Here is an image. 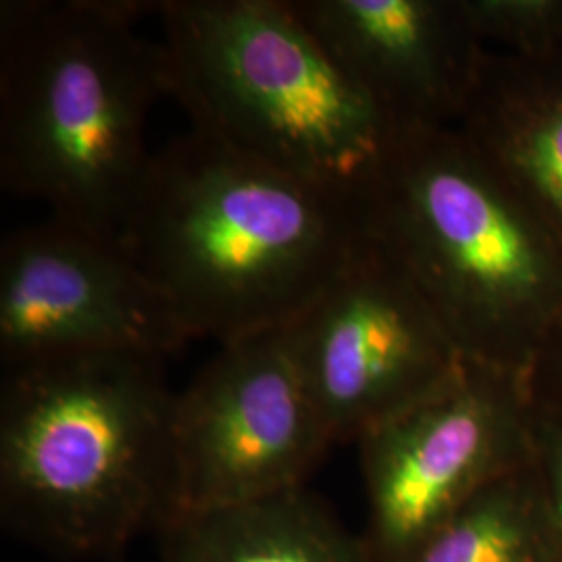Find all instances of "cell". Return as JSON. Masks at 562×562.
Instances as JSON below:
<instances>
[{
  "label": "cell",
  "mask_w": 562,
  "mask_h": 562,
  "mask_svg": "<svg viewBox=\"0 0 562 562\" xmlns=\"http://www.w3.org/2000/svg\"><path fill=\"white\" fill-rule=\"evenodd\" d=\"M367 238L361 196L257 161L199 130L150 155L120 246L220 344L285 327Z\"/></svg>",
  "instance_id": "cell-1"
},
{
  "label": "cell",
  "mask_w": 562,
  "mask_h": 562,
  "mask_svg": "<svg viewBox=\"0 0 562 562\" xmlns=\"http://www.w3.org/2000/svg\"><path fill=\"white\" fill-rule=\"evenodd\" d=\"M161 357L69 355L2 369L0 519L63 559H115L176 508Z\"/></svg>",
  "instance_id": "cell-2"
},
{
  "label": "cell",
  "mask_w": 562,
  "mask_h": 562,
  "mask_svg": "<svg viewBox=\"0 0 562 562\" xmlns=\"http://www.w3.org/2000/svg\"><path fill=\"white\" fill-rule=\"evenodd\" d=\"M159 2H0V186L53 220L120 244L165 90L161 42L136 21Z\"/></svg>",
  "instance_id": "cell-3"
},
{
  "label": "cell",
  "mask_w": 562,
  "mask_h": 562,
  "mask_svg": "<svg viewBox=\"0 0 562 562\" xmlns=\"http://www.w3.org/2000/svg\"><path fill=\"white\" fill-rule=\"evenodd\" d=\"M361 199L462 359L525 380L561 315L562 252L459 127L396 134Z\"/></svg>",
  "instance_id": "cell-4"
},
{
  "label": "cell",
  "mask_w": 562,
  "mask_h": 562,
  "mask_svg": "<svg viewBox=\"0 0 562 562\" xmlns=\"http://www.w3.org/2000/svg\"><path fill=\"white\" fill-rule=\"evenodd\" d=\"M157 15L165 90L194 130L362 196L396 134L290 0H165Z\"/></svg>",
  "instance_id": "cell-5"
},
{
  "label": "cell",
  "mask_w": 562,
  "mask_h": 562,
  "mask_svg": "<svg viewBox=\"0 0 562 562\" xmlns=\"http://www.w3.org/2000/svg\"><path fill=\"white\" fill-rule=\"evenodd\" d=\"M536 406L522 378L467 362L427 401L364 434L369 562H408L490 483L533 461Z\"/></svg>",
  "instance_id": "cell-6"
},
{
  "label": "cell",
  "mask_w": 562,
  "mask_h": 562,
  "mask_svg": "<svg viewBox=\"0 0 562 562\" xmlns=\"http://www.w3.org/2000/svg\"><path fill=\"white\" fill-rule=\"evenodd\" d=\"M285 331L334 443L359 442L438 394L467 364L419 285L369 232Z\"/></svg>",
  "instance_id": "cell-7"
},
{
  "label": "cell",
  "mask_w": 562,
  "mask_h": 562,
  "mask_svg": "<svg viewBox=\"0 0 562 562\" xmlns=\"http://www.w3.org/2000/svg\"><path fill=\"white\" fill-rule=\"evenodd\" d=\"M331 446L285 327L225 341L176 394L173 510L302 487Z\"/></svg>",
  "instance_id": "cell-8"
},
{
  "label": "cell",
  "mask_w": 562,
  "mask_h": 562,
  "mask_svg": "<svg viewBox=\"0 0 562 562\" xmlns=\"http://www.w3.org/2000/svg\"><path fill=\"white\" fill-rule=\"evenodd\" d=\"M190 340L176 306L120 244L53 217L2 241V369L99 352L165 359Z\"/></svg>",
  "instance_id": "cell-9"
},
{
  "label": "cell",
  "mask_w": 562,
  "mask_h": 562,
  "mask_svg": "<svg viewBox=\"0 0 562 562\" xmlns=\"http://www.w3.org/2000/svg\"><path fill=\"white\" fill-rule=\"evenodd\" d=\"M394 134L459 127L487 48L462 0H290Z\"/></svg>",
  "instance_id": "cell-10"
},
{
  "label": "cell",
  "mask_w": 562,
  "mask_h": 562,
  "mask_svg": "<svg viewBox=\"0 0 562 562\" xmlns=\"http://www.w3.org/2000/svg\"><path fill=\"white\" fill-rule=\"evenodd\" d=\"M459 132L562 252V55L487 50Z\"/></svg>",
  "instance_id": "cell-11"
},
{
  "label": "cell",
  "mask_w": 562,
  "mask_h": 562,
  "mask_svg": "<svg viewBox=\"0 0 562 562\" xmlns=\"http://www.w3.org/2000/svg\"><path fill=\"white\" fill-rule=\"evenodd\" d=\"M161 562H369L308 485L252 503L178 508L157 529Z\"/></svg>",
  "instance_id": "cell-12"
},
{
  "label": "cell",
  "mask_w": 562,
  "mask_h": 562,
  "mask_svg": "<svg viewBox=\"0 0 562 562\" xmlns=\"http://www.w3.org/2000/svg\"><path fill=\"white\" fill-rule=\"evenodd\" d=\"M408 562H562L536 462L490 483Z\"/></svg>",
  "instance_id": "cell-13"
},
{
  "label": "cell",
  "mask_w": 562,
  "mask_h": 562,
  "mask_svg": "<svg viewBox=\"0 0 562 562\" xmlns=\"http://www.w3.org/2000/svg\"><path fill=\"white\" fill-rule=\"evenodd\" d=\"M462 9L487 50L562 55V0H462Z\"/></svg>",
  "instance_id": "cell-14"
},
{
  "label": "cell",
  "mask_w": 562,
  "mask_h": 562,
  "mask_svg": "<svg viewBox=\"0 0 562 562\" xmlns=\"http://www.w3.org/2000/svg\"><path fill=\"white\" fill-rule=\"evenodd\" d=\"M525 385L538 411L562 419V311L540 344Z\"/></svg>",
  "instance_id": "cell-15"
},
{
  "label": "cell",
  "mask_w": 562,
  "mask_h": 562,
  "mask_svg": "<svg viewBox=\"0 0 562 562\" xmlns=\"http://www.w3.org/2000/svg\"><path fill=\"white\" fill-rule=\"evenodd\" d=\"M533 462L562 542V419L536 408Z\"/></svg>",
  "instance_id": "cell-16"
}]
</instances>
